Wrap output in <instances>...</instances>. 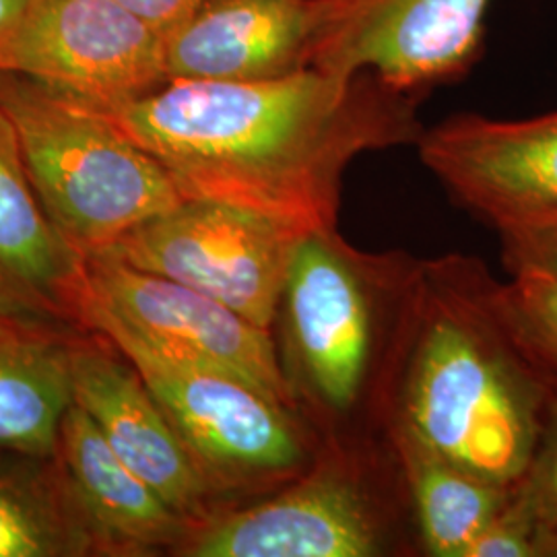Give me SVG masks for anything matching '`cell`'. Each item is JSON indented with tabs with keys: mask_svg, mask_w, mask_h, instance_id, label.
<instances>
[{
	"mask_svg": "<svg viewBox=\"0 0 557 557\" xmlns=\"http://www.w3.org/2000/svg\"><path fill=\"white\" fill-rule=\"evenodd\" d=\"M492 0H320L312 64L416 96L479 59Z\"/></svg>",
	"mask_w": 557,
	"mask_h": 557,
	"instance_id": "8",
	"label": "cell"
},
{
	"mask_svg": "<svg viewBox=\"0 0 557 557\" xmlns=\"http://www.w3.org/2000/svg\"><path fill=\"white\" fill-rule=\"evenodd\" d=\"M301 236L246 207L184 199L100 252L218 299L271 331L289 259Z\"/></svg>",
	"mask_w": 557,
	"mask_h": 557,
	"instance_id": "5",
	"label": "cell"
},
{
	"mask_svg": "<svg viewBox=\"0 0 557 557\" xmlns=\"http://www.w3.org/2000/svg\"><path fill=\"white\" fill-rule=\"evenodd\" d=\"M419 156L496 230L557 218V112L527 120L460 114L423 131Z\"/></svg>",
	"mask_w": 557,
	"mask_h": 557,
	"instance_id": "10",
	"label": "cell"
},
{
	"mask_svg": "<svg viewBox=\"0 0 557 557\" xmlns=\"http://www.w3.org/2000/svg\"><path fill=\"white\" fill-rule=\"evenodd\" d=\"M397 442L425 549L436 557L467 556L515 485L479 478L403 434H397Z\"/></svg>",
	"mask_w": 557,
	"mask_h": 557,
	"instance_id": "17",
	"label": "cell"
},
{
	"mask_svg": "<svg viewBox=\"0 0 557 557\" xmlns=\"http://www.w3.org/2000/svg\"><path fill=\"white\" fill-rule=\"evenodd\" d=\"M320 0H205L165 38L168 81H264L312 64Z\"/></svg>",
	"mask_w": 557,
	"mask_h": 557,
	"instance_id": "13",
	"label": "cell"
},
{
	"mask_svg": "<svg viewBox=\"0 0 557 557\" xmlns=\"http://www.w3.org/2000/svg\"><path fill=\"white\" fill-rule=\"evenodd\" d=\"M504 262L510 273L541 271L557 277V218L499 230Z\"/></svg>",
	"mask_w": 557,
	"mask_h": 557,
	"instance_id": "22",
	"label": "cell"
},
{
	"mask_svg": "<svg viewBox=\"0 0 557 557\" xmlns=\"http://www.w3.org/2000/svg\"><path fill=\"white\" fill-rule=\"evenodd\" d=\"M0 273L50 312L75 314L83 257L48 220L0 108Z\"/></svg>",
	"mask_w": 557,
	"mask_h": 557,
	"instance_id": "15",
	"label": "cell"
},
{
	"mask_svg": "<svg viewBox=\"0 0 557 557\" xmlns=\"http://www.w3.org/2000/svg\"><path fill=\"white\" fill-rule=\"evenodd\" d=\"M59 453L64 479L100 552L151 554L178 549L193 522L128 469L73 403L62 419Z\"/></svg>",
	"mask_w": 557,
	"mask_h": 557,
	"instance_id": "14",
	"label": "cell"
},
{
	"mask_svg": "<svg viewBox=\"0 0 557 557\" xmlns=\"http://www.w3.org/2000/svg\"><path fill=\"white\" fill-rule=\"evenodd\" d=\"M124 9L156 27L163 36L193 15L205 0H116Z\"/></svg>",
	"mask_w": 557,
	"mask_h": 557,
	"instance_id": "24",
	"label": "cell"
},
{
	"mask_svg": "<svg viewBox=\"0 0 557 557\" xmlns=\"http://www.w3.org/2000/svg\"><path fill=\"white\" fill-rule=\"evenodd\" d=\"M145 380L211 481L244 485L294 475L306 446L289 407L230 372L158 354L135 338L103 335Z\"/></svg>",
	"mask_w": 557,
	"mask_h": 557,
	"instance_id": "6",
	"label": "cell"
},
{
	"mask_svg": "<svg viewBox=\"0 0 557 557\" xmlns=\"http://www.w3.org/2000/svg\"><path fill=\"white\" fill-rule=\"evenodd\" d=\"M0 71L112 108L168 81L165 38L116 0H29L0 38Z\"/></svg>",
	"mask_w": 557,
	"mask_h": 557,
	"instance_id": "7",
	"label": "cell"
},
{
	"mask_svg": "<svg viewBox=\"0 0 557 557\" xmlns=\"http://www.w3.org/2000/svg\"><path fill=\"white\" fill-rule=\"evenodd\" d=\"M75 314L101 337L135 338L163 356L230 372L294 405V384L271 331L172 278L94 252L83 257Z\"/></svg>",
	"mask_w": 557,
	"mask_h": 557,
	"instance_id": "4",
	"label": "cell"
},
{
	"mask_svg": "<svg viewBox=\"0 0 557 557\" xmlns=\"http://www.w3.org/2000/svg\"><path fill=\"white\" fill-rule=\"evenodd\" d=\"M539 557H557V529L541 533V537H539Z\"/></svg>",
	"mask_w": 557,
	"mask_h": 557,
	"instance_id": "26",
	"label": "cell"
},
{
	"mask_svg": "<svg viewBox=\"0 0 557 557\" xmlns=\"http://www.w3.org/2000/svg\"><path fill=\"white\" fill-rule=\"evenodd\" d=\"M379 518L349 467L329 460L275 498L199 520L178 547L188 557H370Z\"/></svg>",
	"mask_w": 557,
	"mask_h": 557,
	"instance_id": "11",
	"label": "cell"
},
{
	"mask_svg": "<svg viewBox=\"0 0 557 557\" xmlns=\"http://www.w3.org/2000/svg\"><path fill=\"white\" fill-rule=\"evenodd\" d=\"M112 351L114 345L94 341L69 347L73 403L98 425L116 457L195 527L205 518L213 485L139 370Z\"/></svg>",
	"mask_w": 557,
	"mask_h": 557,
	"instance_id": "12",
	"label": "cell"
},
{
	"mask_svg": "<svg viewBox=\"0 0 557 557\" xmlns=\"http://www.w3.org/2000/svg\"><path fill=\"white\" fill-rule=\"evenodd\" d=\"M71 405L66 345L46 335L0 338V448L54 455Z\"/></svg>",
	"mask_w": 557,
	"mask_h": 557,
	"instance_id": "16",
	"label": "cell"
},
{
	"mask_svg": "<svg viewBox=\"0 0 557 557\" xmlns=\"http://www.w3.org/2000/svg\"><path fill=\"white\" fill-rule=\"evenodd\" d=\"M27 2L29 0H0V38L11 27V23L20 17Z\"/></svg>",
	"mask_w": 557,
	"mask_h": 557,
	"instance_id": "25",
	"label": "cell"
},
{
	"mask_svg": "<svg viewBox=\"0 0 557 557\" xmlns=\"http://www.w3.org/2000/svg\"><path fill=\"white\" fill-rule=\"evenodd\" d=\"M517 487L535 512L541 533L557 529V395L549 397L535 455Z\"/></svg>",
	"mask_w": 557,
	"mask_h": 557,
	"instance_id": "21",
	"label": "cell"
},
{
	"mask_svg": "<svg viewBox=\"0 0 557 557\" xmlns=\"http://www.w3.org/2000/svg\"><path fill=\"white\" fill-rule=\"evenodd\" d=\"M278 314L306 388L322 407L349 411L370 372L376 314L366 278L335 232H310L296 242Z\"/></svg>",
	"mask_w": 557,
	"mask_h": 557,
	"instance_id": "9",
	"label": "cell"
},
{
	"mask_svg": "<svg viewBox=\"0 0 557 557\" xmlns=\"http://www.w3.org/2000/svg\"><path fill=\"white\" fill-rule=\"evenodd\" d=\"M549 391L492 317L436 304L419 329L400 393L398 432L499 485H515L537 448Z\"/></svg>",
	"mask_w": 557,
	"mask_h": 557,
	"instance_id": "2",
	"label": "cell"
},
{
	"mask_svg": "<svg viewBox=\"0 0 557 557\" xmlns=\"http://www.w3.org/2000/svg\"><path fill=\"white\" fill-rule=\"evenodd\" d=\"M48 312V308L25 296L17 285L0 273V338L48 335L44 331Z\"/></svg>",
	"mask_w": 557,
	"mask_h": 557,
	"instance_id": "23",
	"label": "cell"
},
{
	"mask_svg": "<svg viewBox=\"0 0 557 557\" xmlns=\"http://www.w3.org/2000/svg\"><path fill=\"white\" fill-rule=\"evenodd\" d=\"M101 110L160 161L182 199L246 207L301 234L335 232L359 156L423 133L413 96L319 66L277 79L165 81Z\"/></svg>",
	"mask_w": 557,
	"mask_h": 557,
	"instance_id": "1",
	"label": "cell"
},
{
	"mask_svg": "<svg viewBox=\"0 0 557 557\" xmlns=\"http://www.w3.org/2000/svg\"><path fill=\"white\" fill-rule=\"evenodd\" d=\"M100 552L64 481L0 462V557H69Z\"/></svg>",
	"mask_w": 557,
	"mask_h": 557,
	"instance_id": "18",
	"label": "cell"
},
{
	"mask_svg": "<svg viewBox=\"0 0 557 557\" xmlns=\"http://www.w3.org/2000/svg\"><path fill=\"white\" fill-rule=\"evenodd\" d=\"M539 535L535 512L515 483L504 508L481 531L465 557H539Z\"/></svg>",
	"mask_w": 557,
	"mask_h": 557,
	"instance_id": "20",
	"label": "cell"
},
{
	"mask_svg": "<svg viewBox=\"0 0 557 557\" xmlns=\"http://www.w3.org/2000/svg\"><path fill=\"white\" fill-rule=\"evenodd\" d=\"M0 108L48 220L81 257L184 200L160 161L98 106L0 71Z\"/></svg>",
	"mask_w": 557,
	"mask_h": 557,
	"instance_id": "3",
	"label": "cell"
},
{
	"mask_svg": "<svg viewBox=\"0 0 557 557\" xmlns=\"http://www.w3.org/2000/svg\"><path fill=\"white\" fill-rule=\"evenodd\" d=\"M504 335L557 395V277L541 271L512 273V281L483 294Z\"/></svg>",
	"mask_w": 557,
	"mask_h": 557,
	"instance_id": "19",
	"label": "cell"
}]
</instances>
